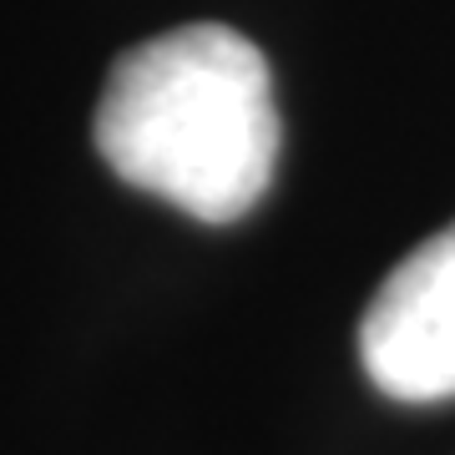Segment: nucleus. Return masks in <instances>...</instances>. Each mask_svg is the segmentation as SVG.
Here are the masks:
<instances>
[{
  "mask_svg": "<svg viewBox=\"0 0 455 455\" xmlns=\"http://www.w3.org/2000/svg\"><path fill=\"white\" fill-rule=\"evenodd\" d=\"M97 147L132 188L197 223H238L278 163L263 51L233 26H178L122 51L97 101Z\"/></svg>",
  "mask_w": 455,
  "mask_h": 455,
  "instance_id": "1",
  "label": "nucleus"
},
{
  "mask_svg": "<svg viewBox=\"0 0 455 455\" xmlns=\"http://www.w3.org/2000/svg\"><path fill=\"white\" fill-rule=\"evenodd\" d=\"M359 359L390 400H455V223L385 274L359 324Z\"/></svg>",
  "mask_w": 455,
  "mask_h": 455,
  "instance_id": "2",
  "label": "nucleus"
}]
</instances>
